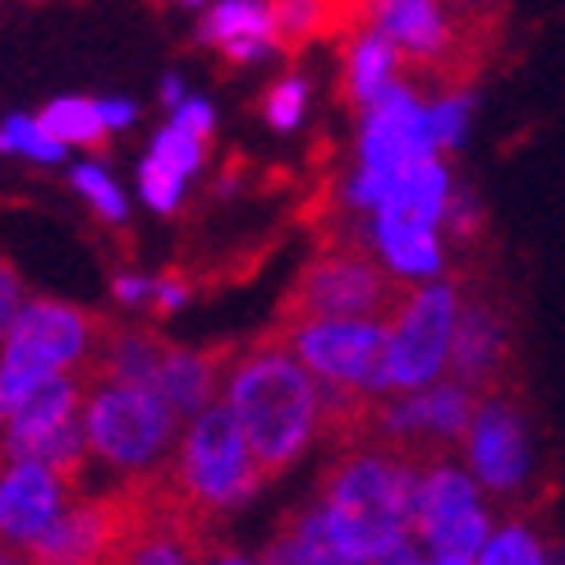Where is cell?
<instances>
[{"label": "cell", "instance_id": "6da1fadb", "mask_svg": "<svg viewBox=\"0 0 565 565\" xmlns=\"http://www.w3.org/2000/svg\"><path fill=\"white\" fill-rule=\"evenodd\" d=\"M414 492L418 469L405 450H359L335 465L318 515L345 565H409L414 543Z\"/></svg>", "mask_w": 565, "mask_h": 565}, {"label": "cell", "instance_id": "7a4b0ae2", "mask_svg": "<svg viewBox=\"0 0 565 565\" xmlns=\"http://www.w3.org/2000/svg\"><path fill=\"white\" fill-rule=\"evenodd\" d=\"M221 405L239 423L258 473H280L322 428V391L286 345H258L225 369Z\"/></svg>", "mask_w": 565, "mask_h": 565}, {"label": "cell", "instance_id": "3957f363", "mask_svg": "<svg viewBox=\"0 0 565 565\" xmlns=\"http://www.w3.org/2000/svg\"><path fill=\"white\" fill-rule=\"evenodd\" d=\"M161 473L184 511H193L207 524L225 511H235V505H244L253 497V488L263 483V473L244 446L239 423L231 418V409L221 401H212L198 418H189L175 456Z\"/></svg>", "mask_w": 565, "mask_h": 565}, {"label": "cell", "instance_id": "277c9868", "mask_svg": "<svg viewBox=\"0 0 565 565\" xmlns=\"http://www.w3.org/2000/svg\"><path fill=\"white\" fill-rule=\"evenodd\" d=\"M102 341V327L74 303L28 299L10 335L0 341V409L23 405L38 386L70 377L74 363H88Z\"/></svg>", "mask_w": 565, "mask_h": 565}, {"label": "cell", "instance_id": "5b68a950", "mask_svg": "<svg viewBox=\"0 0 565 565\" xmlns=\"http://www.w3.org/2000/svg\"><path fill=\"white\" fill-rule=\"evenodd\" d=\"M78 423H83V450H93L102 465L138 478L157 473L175 441V414L148 386L97 382L83 395Z\"/></svg>", "mask_w": 565, "mask_h": 565}, {"label": "cell", "instance_id": "8992f818", "mask_svg": "<svg viewBox=\"0 0 565 565\" xmlns=\"http://www.w3.org/2000/svg\"><path fill=\"white\" fill-rule=\"evenodd\" d=\"M401 303V286L373 253L335 244L303 267L286 303V322H386Z\"/></svg>", "mask_w": 565, "mask_h": 565}, {"label": "cell", "instance_id": "52a82bcc", "mask_svg": "<svg viewBox=\"0 0 565 565\" xmlns=\"http://www.w3.org/2000/svg\"><path fill=\"white\" fill-rule=\"evenodd\" d=\"M433 134H428V102L414 88H391L377 106H369L359 129V166L345 184V198L354 207H377L386 189L414 171L418 161H433Z\"/></svg>", "mask_w": 565, "mask_h": 565}, {"label": "cell", "instance_id": "ba28073f", "mask_svg": "<svg viewBox=\"0 0 565 565\" xmlns=\"http://www.w3.org/2000/svg\"><path fill=\"white\" fill-rule=\"evenodd\" d=\"M460 318V290L446 280H428L401 295L386 318V382L391 391L414 395L441 382L450 369V335Z\"/></svg>", "mask_w": 565, "mask_h": 565}, {"label": "cell", "instance_id": "9c48e42d", "mask_svg": "<svg viewBox=\"0 0 565 565\" xmlns=\"http://www.w3.org/2000/svg\"><path fill=\"white\" fill-rule=\"evenodd\" d=\"M286 350L318 391L377 401L386 382V322H286Z\"/></svg>", "mask_w": 565, "mask_h": 565}, {"label": "cell", "instance_id": "30bf717a", "mask_svg": "<svg viewBox=\"0 0 565 565\" xmlns=\"http://www.w3.org/2000/svg\"><path fill=\"white\" fill-rule=\"evenodd\" d=\"M83 391L74 377L38 386L0 423V460H33L74 483L83 469Z\"/></svg>", "mask_w": 565, "mask_h": 565}, {"label": "cell", "instance_id": "8fae6325", "mask_svg": "<svg viewBox=\"0 0 565 565\" xmlns=\"http://www.w3.org/2000/svg\"><path fill=\"white\" fill-rule=\"evenodd\" d=\"M492 515L483 505L478 483L456 465H428L418 469L414 492V543L428 547L441 561H473L492 539Z\"/></svg>", "mask_w": 565, "mask_h": 565}, {"label": "cell", "instance_id": "7c38bea8", "mask_svg": "<svg viewBox=\"0 0 565 565\" xmlns=\"http://www.w3.org/2000/svg\"><path fill=\"white\" fill-rule=\"evenodd\" d=\"M125 533H129V492L78 497L23 552V561L28 565H116Z\"/></svg>", "mask_w": 565, "mask_h": 565}, {"label": "cell", "instance_id": "4fadbf2b", "mask_svg": "<svg viewBox=\"0 0 565 565\" xmlns=\"http://www.w3.org/2000/svg\"><path fill=\"white\" fill-rule=\"evenodd\" d=\"M465 460L478 492L520 497L533 473V450L520 414L505 401H478L469 433H465Z\"/></svg>", "mask_w": 565, "mask_h": 565}, {"label": "cell", "instance_id": "5bb4252c", "mask_svg": "<svg viewBox=\"0 0 565 565\" xmlns=\"http://www.w3.org/2000/svg\"><path fill=\"white\" fill-rule=\"evenodd\" d=\"M473 405V391H465L460 382H437L428 391L395 395L391 405H377L373 428L395 446H450L465 441Z\"/></svg>", "mask_w": 565, "mask_h": 565}, {"label": "cell", "instance_id": "9a60e30c", "mask_svg": "<svg viewBox=\"0 0 565 565\" xmlns=\"http://www.w3.org/2000/svg\"><path fill=\"white\" fill-rule=\"evenodd\" d=\"M70 505V483L33 460H0V547L28 552Z\"/></svg>", "mask_w": 565, "mask_h": 565}, {"label": "cell", "instance_id": "2e32d148", "mask_svg": "<svg viewBox=\"0 0 565 565\" xmlns=\"http://www.w3.org/2000/svg\"><path fill=\"white\" fill-rule=\"evenodd\" d=\"M369 33L382 38L401 65H437L460 51L456 19L433 0H382L369 10Z\"/></svg>", "mask_w": 565, "mask_h": 565}, {"label": "cell", "instance_id": "e0dca14e", "mask_svg": "<svg viewBox=\"0 0 565 565\" xmlns=\"http://www.w3.org/2000/svg\"><path fill=\"white\" fill-rule=\"evenodd\" d=\"M456 184H450V171L433 157L418 161L414 171H405L386 189V198L373 207V239H391V235H437L441 216Z\"/></svg>", "mask_w": 565, "mask_h": 565}, {"label": "cell", "instance_id": "ac0fdd59", "mask_svg": "<svg viewBox=\"0 0 565 565\" xmlns=\"http://www.w3.org/2000/svg\"><path fill=\"white\" fill-rule=\"evenodd\" d=\"M198 42L216 46L225 61H235V65L267 61V55L280 51L276 10L258 6V0H221V6H212L198 19Z\"/></svg>", "mask_w": 565, "mask_h": 565}, {"label": "cell", "instance_id": "d6986e66", "mask_svg": "<svg viewBox=\"0 0 565 565\" xmlns=\"http://www.w3.org/2000/svg\"><path fill=\"white\" fill-rule=\"evenodd\" d=\"M198 166H203V138L166 125L148 143V161L138 166V189H143V203L152 212H175Z\"/></svg>", "mask_w": 565, "mask_h": 565}, {"label": "cell", "instance_id": "ffe728a7", "mask_svg": "<svg viewBox=\"0 0 565 565\" xmlns=\"http://www.w3.org/2000/svg\"><path fill=\"white\" fill-rule=\"evenodd\" d=\"M505 363V327L488 303H460L456 335H450V373L465 391L488 386Z\"/></svg>", "mask_w": 565, "mask_h": 565}, {"label": "cell", "instance_id": "44dd1931", "mask_svg": "<svg viewBox=\"0 0 565 565\" xmlns=\"http://www.w3.org/2000/svg\"><path fill=\"white\" fill-rule=\"evenodd\" d=\"M216 382H221V354H203V350L171 345V350L161 354L148 391H152L175 418H198V414L212 405Z\"/></svg>", "mask_w": 565, "mask_h": 565}, {"label": "cell", "instance_id": "7402d4cb", "mask_svg": "<svg viewBox=\"0 0 565 565\" xmlns=\"http://www.w3.org/2000/svg\"><path fill=\"white\" fill-rule=\"evenodd\" d=\"M395 74H401V61H395V51L382 38H373L369 28L350 38V51H345V93L363 110L377 106L391 88H401V78H395Z\"/></svg>", "mask_w": 565, "mask_h": 565}, {"label": "cell", "instance_id": "603a6c76", "mask_svg": "<svg viewBox=\"0 0 565 565\" xmlns=\"http://www.w3.org/2000/svg\"><path fill=\"white\" fill-rule=\"evenodd\" d=\"M38 120L61 148H97L106 138L97 97H55Z\"/></svg>", "mask_w": 565, "mask_h": 565}, {"label": "cell", "instance_id": "cb8c5ba5", "mask_svg": "<svg viewBox=\"0 0 565 565\" xmlns=\"http://www.w3.org/2000/svg\"><path fill=\"white\" fill-rule=\"evenodd\" d=\"M473 565H556V556L524 520H515V524L492 529L488 547L473 556Z\"/></svg>", "mask_w": 565, "mask_h": 565}, {"label": "cell", "instance_id": "d4e9b609", "mask_svg": "<svg viewBox=\"0 0 565 565\" xmlns=\"http://www.w3.org/2000/svg\"><path fill=\"white\" fill-rule=\"evenodd\" d=\"M70 184L88 198V207L102 216V221H110V225H120L125 216H129V203H125V193H120V184H116V175L106 171V166H97V161H78L74 171H70Z\"/></svg>", "mask_w": 565, "mask_h": 565}, {"label": "cell", "instance_id": "484cf974", "mask_svg": "<svg viewBox=\"0 0 565 565\" xmlns=\"http://www.w3.org/2000/svg\"><path fill=\"white\" fill-rule=\"evenodd\" d=\"M0 152H19V157L38 161V166L65 161V148L42 129L38 116H10V120H0Z\"/></svg>", "mask_w": 565, "mask_h": 565}, {"label": "cell", "instance_id": "4316f807", "mask_svg": "<svg viewBox=\"0 0 565 565\" xmlns=\"http://www.w3.org/2000/svg\"><path fill=\"white\" fill-rule=\"evenodd\" d=\"M469 116H473V97L469 93H446L428 106V134H433V152H450L469 138Z\"/></svg>", "mask_w": 565, "mask_h": 565}, {"label": "cell", "instance_id": "83f0119b", "mask_svg": "<svg viewBox=\"0 0 565 565\" xmlns=\"http://www.w3.org/2000/svg\"><path fill=\"white\" fill-rule=\"evenodd\" d=\"M263 110H267V120H271V129H280V134H290L295 125H303V110H308V83H303V78H280V83H276V88L267 93Z\"/></svg>", "mask_w": 565, "mask_h": 565}, {"label": "cell", "instance_id": "f1b7e54d", "mask_svg": "<svg viewBox=\"0 0 565 565\" xmlns=\"http://www.w3.org/2000/svg\"><path fill=\"white\" fill-rule=\"evenodd\" d=\"M166 125H175V129H184V134H193V138H212V129H216V110H212V102L207 97H189L184 106H175L171 110V120Z\"/></svg>", "mask_w": 565, "mask_h": 565}, {"label": "cell", "instance_id": "f546056e", "mask_svg": "<svg viewBox=\"0 0 565 565\" xmlns=\"http://www.w3.org/2000/svg\"><path fill=\"white\" fill-rule=\"evenodd\" d=\"M23 303H28V295H23V280L14 276V267H10V263H0V341H6V335H10L14 318L23 313Z\"/></svg>", "mask_w": 565, "mask_h": 565}, {"label": "cell", "instance_id": "4dcf8cb0", "mask_svg": "<svg viewBox=\"0 0 565 565\" xmlns=\"http://www.w3.org/2000/svg\"><path fill=\"white\" fill-rule=\"evenodd\" d=\"M441 225H450V235L473 239V231H478V225H483V212H478V203H473L469 193H450V203H446Z\"/></svg>", "mask_w": 565, "mask_h": 565}, {"label": "cell", "instance_id": "1f68e13d", "mask_svg": "<svg viewBox=\"0 0 565 565\" xmlns=\"http://www.w3.org/2000/svg\"><path fill=\"white\" fill-rule=\"evenodd\" d=\"M120 308H148L152 303V276H138V271H120L116 286H110Z\"/></svg>", "mask_w": 565, "mask_h": 565}, {"label": "cell", "instance_id": "d6a6232c", "mask_svg": "<svg viewBox=\"0 0 565 565\" xmlns=\"http://www.w3.org/2000/svg\"><path fill=\"white\" fill-rule=\"evenodd\" d=\"M189 280L184 276H157L152 280V308L157 313H175V308H184L189 303Z\"/></svg>", "mask_w": 565, "mask_h": 565}, {"label": "cell", "instance_id": "836d02e7", "mask_svg": "<svg viewBox=\"0 0 565 565\" xmlns=\"http://www.w3.org/2000/svg\"><path fill=\"white\" fill-rule=\"evenodd\" d=\"M97 110H102L106 134L110 129H129L138 120V102H129V97H97Z\"/></svg>", "mask_w": 565, "mask_h": 565}, {"label": "cell", "instance_id": "e575fe53", "mask_svg": "<svg viewBox=\"0 0 565 565\" xmlns=\"http://www.w3.org/2000/svg\"><path fill=\"white\" fill-rule=\"evenodd\" d=\"M161 102H166V110H175V106H184V102H189L184 78H180V74H166V78H161Z\"/></svg>", "mask_w": 565, "mask_h": 565}, {"label": "cell", "instance_id": "d590c367", "mask_svg": "<svg viewBox=\"0 0 565 565\" xmlns=\"http://www.w3.org/2000/svg\"><path fill=\"white\" fill-rule=\"evenodd\" d=\"M203 565H253L248 556H239V552H207L203 556Z\"/></svg>", "mask_w": 565, "mask_h": 565}, {"label": "cell", "instance_id": "8d00e7d4", "mask_svg": "<svg viewBox=\"0 0 565 565\" xmlns=\"http://www.w3.org/2000/svg\"><path fill=\"white\" fill-rule=\"evenodd\" d=\"M409 565H473V561H441V556H414Z\"/></svg>", "mask_w": 565, "mask_h": 565}, {"label": "cell", "instance_id": "74e56055", "mask_svg": "<svg viewBox=\"0 0 565 565\" xmlns=\"http://www.w3.org/2000/svg\"><path fill=\"white\" fill-rule=\"evenodd\" d=\"M0 565H28L23 556H10V552H0Z\"/></svg>", "mask_w": 565, "mask_h": 565}, {"label": "cell", "instance_id": "f35d334b", "mask_svg": "<svg viewBox=\"0 0 565 565\" xmlns=\"http://www.w3.org/2000/svg\"><path fill=\"white\" fill-rule=\"evenodd\" d=\"M0 423H6V409H0Z\"/></svg>", "mask_w": 565, "mask_h": 565}]
</instances>
